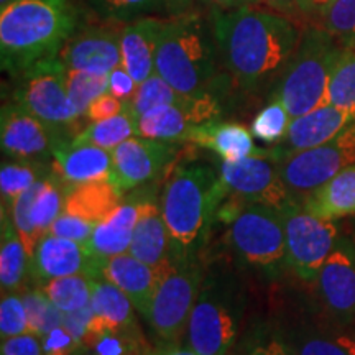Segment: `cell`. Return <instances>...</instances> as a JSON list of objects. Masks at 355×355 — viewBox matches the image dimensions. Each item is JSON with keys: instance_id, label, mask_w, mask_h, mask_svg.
Here are the masks:
<instances>
[{"instance_id": "obj_15", "label": "cell", "mask_w": 355, "mask_h": 355, "mask_svg": "<svg viewBox=\"0 0 355 355\" xmlns=\"http://www.w3.org/2000/svg\"><path fill=\"white\" fill-rule=\"evenodd\" d=\"M176 146L173 141L132 137L112 150V183L125 194L157 178L170 165Z\"/></svg>"}, {"instance_id": "obj_34", "label": "cell", "mask_w": 355, "mask_h": 355, "mask_svg": "<svg viewBox=\"0 0 355 355\" xmlns=\"http://www.w3.org/2000/svg\"><path fill=\"white\" fill-rule=\"evenodd\" d=\"M92 279L84 275L55 278L50 282L40 283V288L64 314L86 308L91 304Z\"/></svg>"}, {"instance_id": "obj_25", "label": "cell", "mask_w": 355, "mask_h": 355, "mask_svg": "<svg viewBox=\"0 0 355 355\" xmlns=\"http://www.w3.org/2000/svg\"><path fill=\"white\" fill-rule=\"evenodd\" d=\"M139 219L137 198L122 201L107 219L97 224L87 242V250L101 259L127 254Z\"/></svg>"}, {"instance_id": "obj_57", "label": "cell", "mask_w": 355, "mask_h": 355, "mask_svg": "<svg viewBox=\"0 0 355 355\" xmlns=\"http://www.w3.org/2000/svg\"><path fill=\"white\" fill-rule=\"evenodd\" d=\"M350 44H355V42H354V43H350ZM347 46H349V44H347Z\"/></svg>"}, {"instance_id": "obj_23", "label": "cell", "mask_w": 355, "mask_h": 355, "mask_svg": "<svg viewBox=\"0 0 355 355\" xmlns=\"http://www.w3.org/2000/svg\"><path fill=\"white\" fill-rule=\"evenodd\" d=\"M162 277L163 273H159L157 268L135 259L128 252L105 259L102 266V278L121 288L144 318L148 313L150 303Z\"/></svg>"}, {"instance_id": "obj_55", "label": "cell", "mask_w": 355, "mask_h": 355, "mask_svg": "<svg viewBox=\"0 0 355 355\" xmlns=\"http://www.w3.org/2000/svg\"><path fill=\"white\" fill-rule=\"evenodd\" d=\"M76 355H96V354L92 352L91 349H83V350H79V352H78Z\"/></svg>"}, {"instance_id": "obj_40", "label": "cell", "mask_w": 355, "mask_h": 355, "mask_svg": "<svg viewBox=\"0 0 355 355\" xmlns=\"http://www.w3.org/2000/svg\"><path fill=\"white\" fill-rule=\"evenodd\" d=\"M291 123V115L282 101L273 97L272 102L265 105L252 122V133L255 139L265 144H279L285 139L288 127Z\"/></svg>"}, {"instance_id": "obj_42", "label": "cell", "mask_w": 355, "mask_h": 355, "mask_svg": "<svg viewBox=\"0 0 355 355\" xmlns=\"http://www.w3.org/2000/svg\"><path fill=\"white\" fill-rule=\"evenodd\" d=\"M30 332L28 314L21 295L15 291L2 293L0 301V336L2 339L21 336Z\"/></svg>"}, {"instance_id": "obj_22", "label": "cell", "mask_w": 355, "mask_h": 355, "mask_svg": "<svg viewBox=\"0 0 355 355\" xmlns=\"http://www.w3.org/2000/svg\"><path fill=\"white\" fill-rule=\"evenodd\" d=\"M165 19L141 17L123 26L121 32L122 66L137 83H144L155 73L159 33Z\"/></svg>"}, {"instance_id": "obj_24", "label": "cell", "mask_w": 355, "mask_h": 355, "mask_svg": "<svg viewBox=\"0 0 355 355\" xmlns=\"http://www.w3.org/2000/svg\"><path fill=\"white\" fill-rule=\"evenodd\" d=\"M184 141L211 150L222 162L227 163L241 162L243 158L268 152V150H261L255 145L252 130H248L242 123L235 122L212 121L194 125Z\"/></svg>"}, {"instance_id": "obj_29", "label": "cell", "mask_w": 355, "mask_h": 355, "mask_svg": "<svg viewBox=\"0 0 355 355\" xmlns=\"http://www.w3.org/2000/svg\"><path fill=\"white\" fill-rule=\"evenodd\" d=\"M91 306L94 311V319L89 326L87 336L107 329V327L125 326V324L135 322V316H133L135 306H133L130 298L121 288L112 285L104 278L92 279Z\"/></svg>"}, {"instance_id": "obj_53", "label": "cell", "mask_w": 355, "mask_h": 355, "mask_svg": "<svg viewBox=\"0 0 355 355\" xmlns=\"http://www.w3.org/2000/svg\"><path fill=\"white\" fill-rule=\"evenodd\" d=\"M194 0H166L168 12L171 15H180V13L191 12V7H193Z\"/></svg>"}, {"instance_id": "obj_12", "label": "cell", "mask_w": 355, "mask_h": 355, "mask_svg": "<svg viewBox=\"0 0 355 355\" xmlns=\"http://www.w3.org/2000/svg\"><path fill=\"white\" fill-rule=\"evenodd\" d=\"M219 176L227 194L225 198L237 199L243 204H263L275 209H283L293 202L279 176L278 157L273 150L235 163L222 162Z\"/></svg>"}, {"instance_id": "obj_41", "label": "cell", "mask_w": 355, "mask_h": 355, "mask_svg": "<svg viewBox=\"0 0 355 355\" xmlns=\"http://www.w3.org/2000/svg\"><path fill=\"white\" fill-rule=\"evenodd\" d=\"M97 12L112 21H133L146 13L166 10V0H89Z\"/></svg>"}, {"instance_id": "obj_44", "label": "cell", "mask_w": 355, "mask_h": 355, "mask_svg": "<svg viewBox=\"0 0 355 355\" xmlns=\"http://www.w3.org/2000/svg\"><path fill=\"white\" fill-rule=\"evenodd\" d=\"M40 339H42L43 355H76L79 350L84 349L64 326L55 327Z\"/></svg>"}, {"instance_id": "obj_2", "label": "cell", "mask_w": 355, "mask_h": 355, "mask_svg": "<svg viewBox=\"0 0 355 355\" xmlns=\"http://www.w3.org/2000/svg\"><path fill=\"white\" fill-rule=\"evenodd\" d=\"M76 30L71 0H13L0 10L2 69L19 76L40 61L58 58Z\"/></svg>"}, {"instance_id": "obj_19", "label": "cell", "mask_w": 355, "mask_h": 355, "mask_svg": "<svg viewBox=\"0 0 355 355\" xmlns=\"http://www.w3.org/2000/svg\"><path fill=\"white\" fill-rule=\"evenodd\" d=\"M350 123H352V114L349 109L337 107L334 104L321 105L308 114L291 119L285 139L275 146L273 152L279 159L301 150L329 144Z\"/></svg>"}, {"instance_id": "obj_31", "label": "cell", "mask_w": 355, "mask_h": 355, "mask_svg": "<svg viewBox=\"0 0 355 355\" xmlns=\"http://www.w3.org/2000/svg\"><path fill=\"white\" fill-rule=\"evenodd\" d=\"M84 349H91L96 355H150L152 352L137 322L107 327L87 336Z\"/></svg>"}, {"instance_id": "obj_54", "label": "cell", "mask_w": 355, "mask_h": 355, "mask_svg": "<svg viewBox=\"0 0 355 355\" xmlns=\"http://www.w3.org/2000/svg\"><path fill=\"white\" fill-rule=\"evenodd\" d=\"M212 2L220 8H234V7L247 6V3H255V0H212Z\"/></svg>"}, {"instance_id": "obj_49", "label": "cell", "mask_w": 355, "mask_h": 355, "mask_svg": "<svg viewBox=\"0 0 355 355\" xmlns=\"http://www.w3.org/2000/svg\"><path fill=\"white\" fill-rule=\"evenodd\" d=\"M139 83L132 78V74L123 68V66H117L112 73L109 74V92L114 94L123 102H128L135 94Z\"/></svg>"}, {"instance_id": "obj_16", "label": "cell", "mask_w": 355, "mask_h": 355, "mask_svg": "<svg viewBox=\"0 0 355 355\" xmlns=\"http://www.w3.org/2000/svg\"><path fill=\"white\" fill-rule=\"evenodd\" d=\"M104 261L105 259L92 255L86 245L46 234L35 248L28 275L37 283L73 275L96 279L102 278Z\"/></svg>"}, {"instance_id": "obj_5", "label": "cell", "mask_w": 355, "mask_h": 355, "mask_svg": "<svg viewBox=\"0 0 355 355\" xmlns=\"http://www.w3.org/2000/svg\"><path fill=\"white\" fill-rule=\"evenodd\" d=\"M345 44L319 26L303 30L295 55L279 76L273 97L286 105L291 119L329 104L327 92Z\"/></svg>"}, {"instance_id": "obj_11", "label": "cell", "mask_w": 355, "mask_h": 355, "mask_svg": "<svg viewBox=\"0 0 355 355\" xmlns=\"http://www.w3.org/2000/svg\"><path fill=\"white\" fill-rule=\"evenodd\" d=\"M66 66L60 58L44 60L19 74L13 102L56 130L81 121L66 89Z\"/></svg>"}, {"instance_id": "obj_32", "label": "cell", "mask_w": 355, "mask_h": 355, "mask_svg": "<svg viewBox=\"0 0 355 355\" xmlns=\"http://www.w3.org/2000/svg\"><path fill=\"white\" fill-rule=\"evenodd\" d=\"M133 135H137V119L125 105V110L115 117L91 122L81 132H78L71 141L78 145H94L112 152L114 148L132 139Z\"/></svg>"}, {"instance_id": "obj_14", "label": "cell", "mask_w": 355, "mask_h": 355, "mask_svg": "<svg viewBox=\"0 0 355 355\" xmlns=\"http://www.w3.org/2000/svg\"><path fill=\"white\" fill-rule=\"evenodd\" d=\"M318 295L326 313L339 326L355 319V243L339 237L316 282Z\"/></svg>"}, {"instance_id": "obj_46", "label": "cell", "mask_w": 355, "mask_h": 355, "mask_svg": "<svg viewBox=\"0 0 355 355\" xmlns=\"http://www.w3.org/2000/svg\"><path fill=\"white\" fill-rule=\"evenodd\" d=\"M125 105L127 102H123L122 99H119V97H115L107 91L97 97L96 101H92V104L87 107L84 117H86L89 122L105 121V119L122 114L123 110H125Z\"/></svg>"}, {"instance_id": "obj_35", "label": "cell", "mask_w": 355, "mask_h": 355, "mask_svg": "<svg viewBox=\"0 0 355 355\" xmlns=\"http://www.w3.org/2000/svg\"><path fill=\"white\" fill-rule=\"evenodd\" d=\"M42 170L33 165L32 159L3 162L0 170V194H2V211L10 212L15 199L28 191L37 181L42 180Z\"/></svg>"}, {"instance_id": "obj_38", "label": "cell", "mask_w": 355, "mask_h": 355, "mask_svg": "<svg viewBox=\"0 0 355 355\" xmlns=\"http://www.w3.org/2000/svg\"><path fill=\"white\" fill-rule=\"evenodd\" d=\"M26 314H28L30 332L38 337L46 336L58 326H63L64 313L48 298L42 288L38 290H25L21 293Z\"/></svg>"}, {"instance_id": "obj_47", "label": "cell", "mask_w": 355, "mask_h": 355, "mask_svg": "<svg viewBox=\"0 0 355 355\" xmlns=\"http://www.w3.org/2000/svg\"><path fill=\"white\" fill-rule=\"evenodd\" d=\"M0 355H43L42 339L33 332L2 339Z\"/></svg>"}, {"instance_id": "obj_6", "label": "cell", "mask_w": 355, "mask_h": 355, "mask_svg": "<svg viewBox=\"0 0 355 355\" xmlns=\"http://www.w3.org/2000/svg\"><path fill=\"white\" fill-rule=\"evenodd\" d=\"M227 242L243 263L268 275L286 266V235L279 209L247 204L227 222Z\"/></svg>"}, {"instance_id": "obj_39", "label": "cell", "mask_w": 355, "mask_h": 355, "mask_svg": "<svg viewBox=\"0 0 355 355\" xmlns=\"http://www.w3.org/2000/svg\"><path fill=\"white\" fill-rule=\"evenodd\" d=\"M66 89L74 110L79 117L86 115V110L92 101L109 91V76L84 73L78 69H66Z\"/></svg>"}, {"instance_id": "obj_7", "label": "cell", "mask_w": 355, "mask_h": 355, "mask_svg": "<svg viewBox=\"0 0 355 355\" xmlns=\"http://www.w3.org/2000/svg\"><path fill=\"white\" fill-rule=\"evenodd\" d=\"M202 282L201 266L193 259L175 261L159 278L145 319L163 344L176 343L188 331Z\"/></svg>"}, {"instance_id": "obj_33", "label": "cell", "mask_w": 355, "mask_h": 355, "mask_svg": "<svg viewBox=\"0 0 355 355\" xmlns=\"http://www.w3.org/2000/svg\"><path fill=\"white\" fill-rule=\"evenodd\" d=\"M191 99V96H184L170 86L159 74L153 73L148 79L139 84L135 94L127 102L133 117L139 119L159 105H184Z\"/></svg>"}, {"instance_id": "obj_45", "label": "cell", "mask_w": 355, "mask_h": 355, "mask_svg": "<svg viewBox=\"0 0 355 355\" xmlns=\"http://www.w3.org/2000/svg\"><path fill=\"white\" fill-rule=\"evenodd\" d=\"M237 355H293L278 334L261 332L248 343Z\"/></svg>"}, {"instance_id": "obj_13", "label": "cell", "mask_w": 355, "mask_h": 355, "mask_svg": "<svg viewBox=\"0 0 355 355\" xmlns=\"http://www.w3.org/2000/svg\"><path fill=\"white\" fill-rule=\"evenodd\" d=\"M66 186L56 175L44 176L13 202L10 214L13 225L32 260L38 242L50 232L56 217L64 209Z\"/></svg>"}, {"instance_id": "obj_17", "label": "cell", "mask_w": 355, "mask_h": 355, "mask_svg": "<svg viewBox=\"0 0 355 355\" xmlns=\"http://www.w3.org/2000/svg\"><path fill=\"white\" fill-rule=\"evenodd\" d=\"M121 32L110 26H87L76 30L58 58L68 69L109 76L122 64Z\"/></svg>"}, {"instance_id": "obj_20", "label": "cell", "mask_w": 355, "mask_h": 355, "mask_svg": "<svg viewBox=\"0 0 355 355\" xmlns=\"http://www.w3.org/2000/svg\"><path fill=\"white\" fill-rule=\"evenodd\" d=\"M137 204H139V219L133 230L128 254L165 275L166 270L175 263V259H173L171 237L163 219L162 207H158L152 198L139 196Z\"/></svg>"}, {"instance_id": "obj_26", "label": "cell", "mask_w": 355, "mask_h": 355, "mask_svg": "<svg viewBox=\"0 0 355 355\" xmlns=\"http://www.w3.org/2000/svg\"><path fill=\"white\" fill-rule=\"evenodd\" d=\"M122 196L112 181L68 186L63 211L97 225L121 206Z\"/></svg>"}, {"instance_id": "obj_51", "label": "cell", "mask_w": 355, "mask_h": 355, "mask_svg": "<svg viewBox=\"0 0 355 355\" xmlns=\"http://www.w3.org/2000/svg\"><path fill=\"white\" fill-rule=\"evenodd\" d=\"M331 0H300V10L303 19H311L318 15Z\"/></svg>"}, {"instance_id": "obj_30", "label": "cell", "mask_w": 355, "mask_h": 355, "mask_svg": "<svg viewBox=\"0 0 355 355\" xmlns=\"http://www.w3.org/2000/svg\"><path fill=\"white\" fill-rule=\"evenodd\" d=\"M0 285L2 293L20 290L26 273H30V257L8 212L2 211V239H0Z\"/></svg>"}, {"instance_id": "obj_52", "label": "cell", "mask_w": 355, "mask_h": 355, "mask_svg": "<svg viewBox=\"0 0 355 355\" xmlns=\"http://www.w3.org/2000/svg\"><path fill=\"white\" fill-rule=\"evenodd\" d=\"M150 355H199V354L194 352L191 347H181V345H178L176 343H171V344L159 345L157 349H152Z\"/></svg>"}, {"instance_id": "obj_4", "label": "cell", "mask_w": 355, "mask_h": 355, "mask_svg": "<svg viewBox=\"0 0 355 355\" xmlns=\"http://www.w3.org/2000/svg\"><path fill=\"white\" fill-rule=\"evenodd\" d=\"M214 37V32H212ZM198 13L165 19L159 33L155 73L184 96L207 92L216 76V46Z\"/></svg>"}, {"instance_id": "obj_27", "label": "cell", "mask_w": 355, "mask_h": 355, "mask_svg": "<svg viewBox=\"0 0 355 355\" xmlns=\"http://www.w3.org/2000/svg\"><path fill=\"white\" fill-rule=\"evenodd\" d=\"M311 214L339 220L355 214V165L344 168L326 184L311 193L301 204Z\"/></svg>"}, {"instance_id": "obj_21", "label": "cell", "mask_w": 355, "mask_h": 355, "mask_svg": "<svg viewBox=\"0 0 355 355\" xmlns=\"http://www.w3.org/2000/svg\"><path fill=\"white\" fill-rule=\"evenodd\" d=\"M53 175L66 186L112 180V152L61 139L53 146Z\"/></svg>"}, {"instance_id": "obj_56", "label": "cell", "mask_w": 355, "mask_h": 355, "mask_svg": "<svg viewBox=\"0 0 355 355\" xmlns=\"http://www.w3.org/2000/svg\"><path fill=\"white\" fill-rule=\"evenodd\" d=\"M13 0H0V7H6L8 3H12Z\"/></svg>"}, {"instance_id": "obj_9", "label": "cell", "mask_w": 355, "mask_h": 355, "mask_svg": "<svg viewBox=\"0 0 355 355\" xmlns=\"http://www.w3.org/2000/svg\"><path fill=\"white\" fill-rule=\"evenodd\" d=\"M241 332V309L216 279L201 286L188 322L189 347L199 355H227Z\"/></svg>"}, {"instance_id": "obj_3", "label": "cell", "mask_w": 355, "mask_h": 355, "mask_svg": "<svg viewBox=\"0 0 355 355\" xmlns=\"http://www.w3.org/2000/svg\"><path fill=\"white\" fill-rule=\"evenodd\" d=\"M225 196L220 176L212 168L193 162L171 166L159 207L175 261L193 259L207 239Z\"/></svg>"}, {"instance_id": "obj_43", "label": "cell", "mask_w": 355, "mask_h": 355, "mask_svg": "<svg viewBox=\"0 0 355 355\" xmlns=\"http://www.w3.org/2000/svg\"><path fill=\"white\" fill-rule=\"evenodd\" d=\"M94 227L96 225L91 224V222L63 211L56 217V220L53 222L48 234L56 235V237L61 239H68V241L78 242L81 245H87L89 239H91L92 232H94Z\"/></svg>"}, {"instance_id": "obj_10", "label": "cell", "mask_w": 355, "mask_h": 355, "mask_svg": "<svg viewBox=\"0 0 355 355\" xmlns=\"http://www.w3.org/2000/svg\"><path fill=\"white\" fill-rule=\"evenodd\" d=\"M279 212L286 235V268L303 282L314 283L339 241V227L336 220L321 219L296 202Z\"/></svg>"}, {"instance_id": "obj_18", "label": "cell", "mask_w": 355, "mask_h": 355, "mask_svg": "<svg viewBox=\"0 0 355 355\" xmlns=\"http://www.w3.org/2000/svg\"><path fill=\"white\" fill-rule=\"evenodd\" d=\"M56 128L46 125L17 102L6 104L0 115V144L3 153L15 159H33L53 152L61 139Z\"/></svg>"}, {"instance_id": "obj_1", "label": "cell", "mask_w": 355, "mask_h": 355, "mask_svg": "<svg viewBox=\"0 0 355 355\" xmlns=\"http://www.w3.org/2000/svg\"><path fill=\"white\" fill-rule=\"evenodd\" d=\"M212 32L225 68L247 91L282 76L303 37L295 20L255 3L216 10Z\"/></svg>"}, {"instance_id": "obj_48", "label": "cell", "mask_w": 355, "mask_h": 355, "mask_svg": "<svg viewBox=\"0 0 355 355\" xmlns=\"http://www.w3.org/2000/svg\"><path fill=\"white\" fill-rule=\"evenodd\" d=\"M92 319H94V311H92L91 304H87L86 308L83 309L64 314L63 326L71 332V334L76 337V340L83 345V347H84V340H86L89 326H91Z\"/></svg>"}, {"instance_id": "obj_28", "label": "cell", "mask_w": 355, "mask_h": 355, "mask_svg": "<svg viewBox=\"0 0 355 355\" xmlns=\"http://www.w3.org/2000/svg\"><path fill=\"white\" fill-rule=\"evenodd\" d=\"M278 336L293 355H355V337L334 327L303 324L278 332Z\"/></svg>"}, {"instance_id": "obj_8", "label": "cell", "mask_w": 355, "mask_h": 355, "mask_svg": "<svg viewBox=\"0 0 355 355\" xmlns=\"http://www.w3.org/2000/svg\"><path fill=\"white\" fill-rule=\"evenodd\" d=\"M350 165H355V123H350L329 144L278 159L279 176L296 204H303L311 193Z\"/></svg>"}, {"instance_id": "obj_50", "label": "cell", "mask_w": 355, "mask_h": 355, "mask_svg": "<svg viewBox=\"0 0 355 355\" xmlns=\"http://www.w3.org/2000/svg\"><path fill=\"white\" fill-rule=\"evenodd\" d=\"M257 6L268 8L282 15L288 17V19L295 20L298 24V20L303 19L300 10V0H255Z\"/></svg>"}, {"instance_id": "obj_36", "label": "cell", "mask_w": 355, "mask_h": 355, "mask_svg": "<svg viewBox=\"0 0 355 355\" xmlns=\"http://www.w3.org/2000/svg\"><path fill=\"white\" fill-rule=\"evenodd\" d=\"M327 102L337 107L349 109L355 123V44L345 46L334 73H332Z\"/></svg>"}, {"instance_id": "obj_37", "label": "cell", "mask_w": 355, "mask_h": 355, "mask_svg": "<svg viewBox=\"0 0 355 355\" xmlns=\"http://www.w3.org/2000/svg\"><path fill=\"white\" fill-rule=\"evenodd\" d=\"M313 25L339 38L345 46L355 42V0H331L313 19Z\"/></svg>"}]
</instances>
